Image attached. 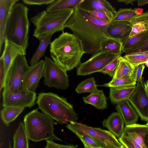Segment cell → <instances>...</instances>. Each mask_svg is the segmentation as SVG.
<instances>
[{"instance_id": "6da1fadb", "label": "cell", "mask_w": 148, "mask_h": 148, "mask_svg": "<svg viewBox=\"0 0 148 148\" xmlns=\"http://www.w3.org/2000/svg\"><path fill=\"white\" fill-rule=\"evenodd\" d=\"M110 22L94 18L77 7L65 25L82 42L85 53L92 55L100 51V44L108 37L106 28Z\"/></svg>"}, {"instance_id": "7a4b0ae2", "label": "cell", "mask_w": 148, "mask_h": 148, "mask_svg": "<svg viewBox=\"0 0 148 148\" xmlns=\"http://www.w3.org/2000/svg\"><path fill=\"white\" fill-rule=\"evenodd\" d=\"M50 52L53 60L66 71L79 66L85 53L80 40L73 34L63 32L51 42Z\"/></svg>"}, {"instance_id": "3957f363", "label": "cell", "mask_w": 148, "mask_h": 148, "mask_svg": "<svg viewBox=\"0 0 148 148\" xmlns=\"http://www.w3.org/2000/svg\"><path fill=\"white\" fill-rule=\"evenodd\" d=\"M28 11V8L22 3H15L10 11L4 33V39L26 52L28 45L29 26Z\"/></svg>"}, {"instance_id": "277c9868", "label": "cell", "mask_w": 148, "mask_h": 148, "mask_svg": "<svg viewBox=\"0 0 148 148\" xmlns=\"http://www.w3.org/2000/svg\"><path fill=\"white\" fill-rule=\"evenodd\" d=\"M36 103L42 112L60 124H67L78 119L73 105L66 99L51 92L38 94Z\"/></svg>"}, {"instance_id": "5b68a950", "label": "cell", "mask_w": 148, "mask_h": 148, "mask_svg": "<svg viewBox=\"0 0 148 148\" xmlns=\"http://www.w3.org/2000/svg\"><path fill=\"white\" fill-rule=\"evenodd\" d=\"M24 124L29 139L35 142L44 140L62 141L54 133L56 123L47 115L34 109L26 114Z\"/></svg>"}, {"instance_id": "8992f818", "label": "cell", "mask_w": 148, "mask_h": 148, "mask_svg": "<svg viewBox=\"0 0 148 148\" xmlns=\"http://www.w3.org/2000/svg\"><path fill=\"white\" fill-rule=\"evenodd\" d=\"M74 10L71 9L55 12L46 10L38 13L30 19L35 27L33 36L38 38L45 34L63 30Z\"/></svg>"}, {"instance_id": "52a82bcc", "label": "cell", "mask_w": 148, "mask_h": 148, "mask_svg": "<svg viewBox=\"0 0 148 148\" xmlns=\"http://www.w3.org/2000/svg\"><path fill=\"white\" fill-rule=\"evenodd\" d=\"M29 67L25 55L18 56L7 73L2 94L18 92L23 89L24 78Z\"/></svg>"}, {"instance_id": "ba28073f", "label": "cell", "mask_w": 148, "mask_h": 148, "mask_svg": "<svg viewBox=\"0 0 148 148\" xmlns=\"http://www.w3.org/2000/svg\"><path fill=\"white\" fill-rule=\"evenodd\" d=\"M66 127L77 136L85 134L96 139L108 146L120 147L123 145L116 137L108 130L94 127L76 121L67 124Z\"/></svg>"}, {"instance_id": "9c48e42d", "label": "cell", "mask_w": 148, "mask_h": 148, "mask_svg": "<svg viewBox=\"0 0 148 148\" xmlns=\"http://www.w3.org/2000/svg\"><path fill=\"white\" fill-rule=\"evenodd\" d=\"M44 83L49 87L65 90L69 87V80L66 71L60 67L53 60L45 56Z\"/></svg>"}, {"instance_id": "30bf717a", "label": "cell", "mask_w": 148, "mask_h": 148, "mask_svg": "<svg viewBox=\"0 0 148 148\" xmlns=\"http://www.w3.org/2000/svg\"><path fill=\"white\" fill-rule=\"evenodd\" d=\"M148 130L146 124L136 123L126 125L118 140L126 148H145L144 138Z\"/></svg>"}, {"instance_id": "8fae6325", "label": "cell", "mask_w": 148, "mask_h": 148, "mask_svg": "<svg viewBox=\"0 0 148 148\" xmlns=\"http://www.w3.org/2000/svg\"><path fill=\"white\" fill-rule=\"evenodd\" d=\"M119 57L108 52L100 51L87 61L81 63L77 69V74L78 75L86 76L99 72L107 65Z\"/></svg>"}, {"instance_id": "7c38bea8", "label": "cell", "mask_w": 148, "mask_h": 148, "mask_svg": "<svg viewBox=\"0 0 148 148\" xmlns=\"http://www.w3.org/2000/svg\"><path fill=\"white\" fill-rule=\"evenodd\" d=\"M2 106L31 108L35 104L36 93L23 89L17 92H9L2 94Z\"/></svg>"}, {"instance_id": "4fadbf2b", "label": "cell", "mask_w": 148, "mask_h": 148, "mask_svg": "<svg viewBox=\"0 0 148 148\" xmlns=\"http://www.w3.org/2000/svg\"><path fill=\"white\" fill-rule=\"evenodd\" d=\"M128 100L141 119L147 122L148 121V92L143 78L141 82L137 83L135 90Z\"/></svg>"}, {"instance_id": "5bb4252c", "label": "cell", "mask_w": 148, "mask_h": 148, "mask_svg": "<svg viewBox=\"0 0 148 148\" xmlns=\"http://www.w3.org/2000/svg\"><path fill=\"white\" fill-rule=\"evenodd\" d=\"M45 66V61L42 60L36 64L30 66L24 76L23 88L35 92L40 79L44 76Z\"/></svg>"}, {"instance_id": "9a60e30c", "label": "cell", "mask_w": 148, "mask_h": 148, "mask_svg": "<svg viewBox=\"0 0 148 148\" xmlns=\"http://www.w3.org/2000/svg\"><path fill=\"white\" fill-rule=\"evenodd\" d=\"M127 21H111L108 24L106 30V34L108 37L121 40L128 37L132 27Z\"/></svg>"}, {"instance_id": "2e32d148", "label": "cell", "mask_w": 148, "mask_h": 148, "mask_svg": "<svg viewBox=\"0 0 148 148\" xmlns=\"http://www.w3.org/2000/svg\"><path fill=\"white\" fill-rule=\"evenodd\" d=\"M26 54V52L21 47L4 39V47L1 56L3 59L5 76L15 59L20 55Z\"/></svg>"}, {"instance_id": "e0dca14e", "label": "cell", "mask_w": 148, "mask_h": 148, "mask_svg": "<svg viewBox=\"0 0 148 148\" xmlns=\"http://www.w3.org/2000/svg\"><path fill=\"white\" fill-rule=\"evenodd\" d=\"M19 0H0V53L4 41L5 27L10 11Z\"/></svg>"}, {"instance_id": "ac0fdd59", "label": "cell", "mask_w": 148, "mask_h": 148, "mask_svg": "<svg viewBox=\"0 0 148 148\" xmlns=\"http://www.w3.org/2000/svg\"><path fill=\"white\" fill-rule=\"evenodd\" d=\"M124 124L122 116L117 112L111 113L102 122L103 126L107 128L108 131L118 138L121 136L123 132Z\"/></svg>"}, {"instance_id": "d6986e66", "label": "cell", "mask_w": 148, "mask_h": 148, "mask_svg": "<svg viewBox=\"0 0 148 148\" xmlns=\"http://www.w3.org/2000/svg\"><path fill=\"white\" fill-rule=\"evenodd\" d=\"M78 8L85 11L96 10L105 11L113 18L116 12L111 4L105 0H83Z\"/></svg>"}, {"instance_id": "ffe728a7", "label": "cell", "mask_w": 148, "mask_h": 148, "mask_svg": "<svg viewBox=\"0 0 148 148\" xmlns=\"http://www.w3.org/2000/svg\"><path fill=\"white\" fill-rule=\"evenodd\" d=\"M115 108L122 116L125 125L136 123L138 121L139 116L128 100L117 104Z\"/></svg>"}, {"instance_id": "44dd1931", "label": "cell", "mask_w": 148, "mask_h": 148, "mask_svg": "<svg viewBox=\"0 0 148 148\" xmlns=\"http://www.w3.org/2000/svg\"><path fill=\"white\" fill-rule=\"evenodd\" d=\"M136 85L123 87L110 88L109 97L111 103L114 105L117 104L123 101L128 100L135 90Z\"/></svg>"}, {"instance_id": "7402d4cb", "label": "cell", "mask_w": 148, "mask_h": 148, "mask_svg": "<svg viewBox=\"0 0 148 148\" xmlns=\"http://www.w3.org/2000/svg\"><path fill=\"white\" fill-rule=\"evenodd\" d=\"M54 33H51L42 35L37 39L39 41L38 46L33 55L29 62L31 66L38 63L44 55L47 49L50 45L52 36Z\"/></svg>"}, {"instance_id": "603a6c76", "label": "cell", "mask_w": 148, "mask_h": 148, "mask_svg": "<svg viewBox=\"0 0 148 148\" xmlns=\"http://www.w3.org/2000/svg\"><path fill=\"white\" fill-rule=\"evenodd\" d=\"M83 99L85 103L91 105L98 109L103 110L108 108L107 98L102 90H99L84 97Z\"/></svg>"}, {"instance_id": "cb8c5ba5", "label": "cell", "mask_w": 148, "mask_h": 148, "mask_svg": "<svg viewBox=\"0 0 148 148\" xmlns=\"http://www.w3.org/2000/svg\"><path fill=\"white\" fill-rule=\"evenodd\" d=\"M122 47L121 40L115 38L108 37L101 42L100 51L108 52L119 57L121 53Z\"/></svg>"}, {"instance_id": "d4e9b609", "label": "cell", "mask_w": 148, "mask_h": 148, "mask_svg": "<svg viewBox=\"0 0 148 148\" xmlns=\"http://www.w3.org/2000/svg\"><path fill=\"white\" fill-rule=\"evenodd\" d=\"M148 35V30L132 37H128L121 40L122 44L121 53H130L140 45L145 40Z\"/></svg>"}, {"instance_id": "484cf974", "label": "cell", "mask_w": 148, "mask_h": 148, "mask_svg": "<svg viewBox=\"0 0 148 148\" xmlns=\"http://www.w3.org/2000/svg\"><path fill=\"white\" fill-rule=\"evenodd\" d=\"M83 0H55L48 5L46 10L49 12L58 11L71 9L75 10Z\"/></svg>"}, {"instance_id": "4316f807", "label": "cell", "mask_w": 148, "mask_h": 148, "mask_svg": "<svg viewBox=\"0 0 148 148\" xmlns=\"http://www.w3.org/2000/svg\"><path fill=\"white\" fill-rule=\"evenodd\" d=\"M29 139L24 123L21 122L13 136V148H29Z\"/></svg>"}, {"instance_id": "83f0119b", "label": "cell", "mask_w": 148, "mask_h": 148, "mask_svg": "<svg viewBox=\"0 0 148 148\" xmlns=\"http://www.w3.org/2000/svg\"><path fill=\"white\" fill-rule=\"evenodd\" d=\"M119 62L114 75L112 79L132 75L135 67L127 61L123 57L118 58Z\"/></svg>"}, {"instance_id": "f1b7e54d", "label": "cell", "mask_w": 148, "mask_h": 148, "mask_svg": "<svg viewBox=\"0 0 148 148\" xmlns=\"http://www.w3.org/2000/svg\"><path fill=\"white\" fill-rule=\"evenodd\" d=\"M25 108L15 107H4L1 111V119L7 126L14 121L22 113Z\"/></svg>"}, {"instance_id": "f546056e", "label": "cell", "mask_w": 148, "mask_h": 148, "mask_svg": "<svg viewBox=\"0 0 148 148\" xmlns=\"http://www.w3.org/2000/svg\"><path fill=\"white\" fill-rule=\"evenodd\" d=\"M136 82L133 75L125 76L112 79L108 83L103 86L108 87H119L136 85Z\"/></svg>"}, {"instance_id": "4dcf8cb0", "label": "cell", "mask_w": 148, "mask_h": 148, "mask_svg": "<svg viewBox=\"0 0 148 148\" xmlns=\"http://www.w3.org/2000/svg\"><path fill=\"white\" fill-rule=\"evenodd\" d=\"M98 90L93 77H90L82 82L75 89V91L78 94L85 92L92 93Z\"/></svg>"}, {"instance_id": "1f68e13d", "label": "cell", "mask_w": 148, "mask_h": 148, "mask_svg": "<svg viewBox=\"0 0 148 148\" xmlns=\"http://www.w3.org/2000/svg\"><path fill=\"white\" fill-rule=\"evenodd\" d=\"M123 57L134 66L136 67L145 64L148 60V53L146 52H132L127 53Z\"/></svg>"}, {"instance_id": "d6a6232c", "label": "cell", "mask_w": 148, "mask_h": 148, "mask_svg": "<svg viewBox=\"0 0 148 148\" xmlns=\"http://www.w3.org/2000/svg\"><path fill=\"white\" fill-rule=\"evenodd\" d=\"M135 8H120L116 12L112 21H127L130 22L137 15Z\"/></svg>"}, {"instance_id": "836d02e7", "label": "cell", "mask_w": 148, "mask_h": 148, "mask_svg": "<svg viewBox=\"0 0 148 148\" xmlns=\"http://www.w3.org/2000/svg\"><path fill=\"white\" fill-rule=\"evenodd\" d=\"M83 144L84 148H106V146L96 139L85 134L77 136Z\"/></svg>"}, {"instance_id": "e575fe53", "label": "cell", "mask_w": 148, "mask_h": 148, "mask_svg": "<svg viewBox=\"0 0 148 148\" xmlns=\"http://www.w3.org/2000/svg\"><path fill=\"white\" fill-rule=\"evenodd\" d=\"M93 18L101 21L110 22L113 18L106 12L100 10L85 11Z\"/></svg>"}, {"instance_id": "d590c367", "label": "cell", "mask_w": 148, "mask_h": 148, "mask_svg": "<svg viewBox=\"0 0 148 148\" xmlns=\"http://www.w3.org/2000/svg\"><path fill=\"white\" fill-rule=\"evenodd\" d=\"M119 57L116 58L107 65L99 72L104 74H108L113 78L114 75L119 64Z\"/></svg>"}, {"instance_id": "8d00e7d4", "label": "cell", "mask_w": 148, "mask_h": 148, "mask_svg": "<svg viewBox=\"0 0 148 148\" xmlns=\"http://www.w3.org/2000/svg\"><path fill=\"white\" fill-rule=\"evenodd\" d=\"M129 25L132 27V25L136 23H140L143 24L148 29V12L143 13L140 15H137L130 22Z\"/></svg>"}, {"instance_id": "74e56055", "label": "cell", "mask_w": 148, "mask_h": 148, "mask_svg": "<svg viewBox=\"0 0 148 148\" xmlns=\"http://www.w3.org/2000/svg\"><path fill=\"white\" fill-rule=\"evenodd\" d=\"M147 30L143 24L138 23L133 24L128 37L131 38L147 31Z\"/></svg>"}, {"instance_id": "f35d334b", "label": "cell", "mask_w": 148, "mask_h": 148, "mask_svg": "<svg viewBox=\"0 0 148 148\" xmlns=\"http://www.w3.org/2000/svg\"><path fill=\"white\" fill-rule=\"evenodd\" d=\"M145 68L144 64H141L135 67L132 75L137 83L142 81L143 79L142 75Z\"/></svg>"}, {"instance_id": "ab89813d", "label": "cell", "mask_w": 148, "mask_h": 148, "mask_svg": "<svg viewBox=\"0 0 148 148\" xmlns=\"http://www.w3.org/2000/svg\"><path fill=\"white\" fill-rule=\"evenodd\" d=\"M5 77V70L3 57L0 58V92L3 88Z\"/></svg>"}, {"instance_id": "60d3db41", "label": "cell", "mask_w": 148, "mask_h": 148, "mask_svg": "<svg viewBox=\"0 0 148 148\" xmlns=\"http://www.w3.org/2000/svg\"><path fill=\"white\" fill-rule=\"evenodd\" d=\"M55 0H23V3L27 5H42L49 4Z\"/></svg>"}, {"instance_id": "b9f144b4", "label": "cell", "mask_w": 148, "mask_h": 148, "mask_svg": "<svg viewBox=\"0 0 148 148\" xmlns=\"http://www.w3.org/2000/svg\"><path fill=\"white\" fill-rule=\"evenodd\" d=\"M45 148H77L73 145H63L56 143L53 140H46Z\"/></svg>"}, {"instance_id": "7bdbcfd3", "label": "cell", "mask_w": 148, "mask_h": 148, "mask_svg": "<svg viewBox=\"0 0 148 148\" xmlns=\"http://www.w3.org/2000/svg\"><path fill=\"white\" fill-rule=\"evenodd\" d=\"M147 52H148V35L145 40L140 45L132 50L129 53Z\"/></svg>"}, {"instance_id": "ee69618b", "label": "cell", "mask_w": 148, "mask_h": 148, "mask_svg": "<svg viewBox=\"0 0 148 148\" xmlns=\"http://www.w3.org/2000/svg\"><path fill=\"white\" fill-rule=\"evenodd\" d=\"M136 1V0H118L117 1L118 2H123L126 5L130 3L132 4V5H133V2Z\"/></svg>"}, {"instance_id": "f6af8a7d", "label": "cell", "mask_w": 148, "mask_h": 148, "mask_svg": "<svg viewBox=\"0 0 148 148\" xmlns=\"http://www.w3.org/2000/svg\"><path fill=\"white\" fill-rule=\"evenodd\" d=\"M137 1L138 6H143L148 3V0H138Z\"/></svg>"}, {"instance_id": "bcb514c9", "label": "cell", "mask_w": 148, "mask_h": 148, "mask_svg": "<svg viewBox=\"0 0 148 148\" xmlns=\"http://www.w3.org/2000/svg\"><path fill=\"white\" fill-rule=\"evenodd\" d=\"M144 143L145 148H148V130L145 136Z\"/></svg>"}, {"instance_id": "7dc6e473", "label": "cell", "mask_w": 148, "mask_h": 148, "mask_svg": "<svg viewBox=\"0 0 148 148\" xmlns=\"http://www.w3.org/2000/svg\"><path fill=\"white\" fill-rule=\"evenodd\" d=\"M135 13L137 15H140L143 13V9L142 8H135Z\"/></svg>"}, {"instance_id": "c3c4849f", "label": "cell", "mask_w": 148, "mask_h": 148, "mask_svg": "<svg viewBox=\"0 0 148 148\" xmlns=\"http://www.w3.org/2000/svg\"><path fill=\"white\" fill-rule=\"evenodd\" d=\"M106 148H126L123 145L120 147H118L114 146H108L106 147Z\"/></svg>"}, {"instance_id": "681fc988", "label": "cell", "mask_w": 148, "mask_h": 148, "mask_svg": "<svg viewBox=\"0 0 148 148\" xmlns=\"http://www.w3.org/2000/svg\"><path fill=\"white\" fill-rule=\"evenodd\" d=\"M146 87L147 89V90L148 92V79L146 82Z\"/></svg>"}, {"instance_id": "f907efd6", "label": "cell", "mask_w": 148, "mask_h": 148, "mask_svg": "<svg viewBox=\"0 0 148 148\" xmlns=\"http://www.w3.org/2000/svg\"><path fill=\"white\" fill-rule=\"evenodd\" d=\"M8 148H12V147H11V143L10 142H9V146H8Z\"/></svg>"}, {"instance_id": "816d5d0a", "label": "cell", "mask_w": 148, "mask_h": 148, "mask_svg": "<svg viewBox=\"0 0 148 148\" xmlns=\"http://www.w3.org/2000/svg\"><path fill=\"white\" fill-rule=\"evenodd\" d=\"M145 64L146 66L148 67V60L146 61Z\"/></svg>"}, {"instance_id": "f5cc1de1", "label": "cell", "mask_w": 148, "mask_h": 148, "mask_svg": "<svg viewBox=\"0 0 148 148\" xmlns=\"http://www.w3.org/2000/svg\"><path fill=\"white\" fill-rule=\"evenodd\" d=\"M146 125L148 127V121L147 122V123Z\"/></svg>"}, {"instance_id": "db71d44e", "label": "cell", "mask_w": 148, "mask_h": 148, "mask_svg": "<svg viewBox=\"0 0 148 148\" xmlns=\"http://www.w3.org/2000/svg\"><path fill=\"white\" fill-rule=\"evenodd\" d=\"M147 52V53H148V52Z\"/></svg>"}]
</instances>
